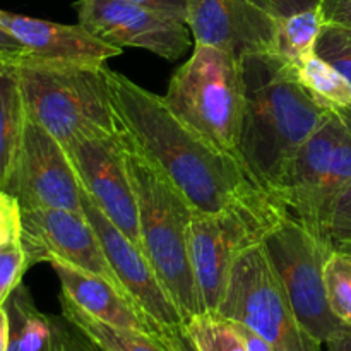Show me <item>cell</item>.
<instances>
[{
	"instance_id": "5",
	"label": "cell",
	"mask_w": 351,
	"mask_h": 351,
	"mask_svg": "<svg viewBox=\"0 0 351 351\" xmlns=\"http://www.w3.org/2000/svg\"><path fill=\"white\" fill-rule=\"evenodd\" d=\"M194 45L191 58L171 75L163 98L187 125L240 160L243 113L240 58L211 45Z\"/></svg>"
},
{
	"instance_id": "24",
	"label": "cell",
	"mask_w": 351,
	"mask_h": 351,
	"mask_svg": "<svg viewBox=\"0 0 351 351\" xmlns=\"http://www.w3.org/2000/svg\"><path fill=\"white\" fill-rule=\"evenodd\" d=\"M326 291L331 311L351 328V254L332 250L324 269Z\"/></svg>"
},
{
	"instance_id": "11",
	"label": "cell",
	"mask_w": 351,
	"mask_h": 351,
	"mask_svg": "<svg viewBox=\"0 0 351 351\" xmlns=\"http://www.w3.org/2000/svg\"><path fill=\"white\" fill-rule=\"evenodd\" d=\"M79 24L119 48L134 47L165 60H178L194 38L187 23L146 9L132 0H77Z\"/></svg>"
},
{
	"instance_id": "17",
	"label": "cell",
	"mask_w": 351,
	"mask_h": 351,
	"mask_svg": "<svg viewBox=\"0 0 351 351\" xmlns=\"http://www.w3.org/2000/svg\"><path fill=\"white\" fill-rule=\"evenodd\" d=\"M50 266L60 281L62 295L96 321L113 328L158 335L160 329L144 315L119 285L60 261H51Z\"/></svg>"
},
{
	"instance_id": "14",
	"label": "cell",
	"mask_w": 351,
	"mask_h": 351,
	"mask_svg": "<svg viewBox=\"0 0 351 351\" xmlns=\"http://www.w3.org/2000/svg\"><path fill=\"white\" fill-rule=\"evenodd\" d=\"M82 213L95 228L106 259L130 300L144 312L158 329H175L184 326L180 311L168 295L151 266L144 250L130 242L105 213L82 191Z\"/></svg>"
},
{
	"instance_id": "7",
	"label": "cell",
	"mask_w": 351,
	"mask_h": 351,
	"mask_svg": "<svg viewBox=\"0 0 351 351\" xmlns=\"http://www.w3.org/2000/svg\"><path fill=\"white\" fill-rule=\"evenodd\" d=\"M350 184L351 119L331 112L302 144L278 187L269 194L288 216L324 239L329 208Z\"/></svg>"
},
{
	"instance_id": "12",
	"label": "cell",
	"mask_w": 351,
	"mask_h": 351,
	"mask_svg": "<svg viewBox=\"0 0 351 351\" xmlns=\"http://www.w3.org/2000/svg\"><path fill=\"white\" fill-rule=\"evenodd\" d=\"M7 192L21 209L82 211V185L67 149L29 119Z\"/></svg>"
},
{
	"instance_id": "10",
	"label": "cell",
	"mask_w": 351,
	"mask_h": 351,
	"mask_svg": "<svg viewBox=\"0 0 351 351\" xmlns=\"http://www.w3.org/2000/svg\"><path fill=\"white\" fill-rule=\"evenodd\" d=\"M125 151L122 130L82 137L67 147L82 191L130 242L141 247L139 211Z\"/></svg>"
},
{
	"instance_id": "30",
	"label": "cell",
	"mask_w": 351,
	"mask_h": 351,
	"mask_svg": "<svg viewBox=\"0 0 351 351\" xmlns=\"http://www.w3.org/2000/svg\"><path fill=\"white\" fill-rule=\"evenodd\" d=\"M319 14L328 26L351 27V0H321Z\"/></svg>"
},
{
	"instance_id": "20",
	"label": "cell",
	"mask_w": 351,
	"mask_h": 351,
	"mask_svg": "<svg viewBox=\"0 0 351 351\" xmlns=\"http://www.w3.org/2000/svg\"><path fill=\"white\" fill-rule=\"evenodd\" d=\"M60 305L65 321L74 326L99 351H170L158 335L113 328L96 321L95 317L75 307L64 295H60Z\"/></svg>"
},
{
	"instance_id": "21",
	"label": "cell",
	"mask_w": 351,
	"mask_h": 351,
	"mask_svg": "<svg viewBox=\"0 0 351 351\" xmlns=\"http://www.w3.org/2000/svg\"><path fill=\"white\" fill-rule=\"evenodd\" d=\"M302 84L324 106L341 115H351V82L335 65L314 53L297 65Z\"/></svg>"
},
{
	"instance_id": "4",
	"label": "cell",
	"mask_w": 351,
	"mask_h": 351,
	"mask_svg": "<svg viewBox=\"0 0 351 351\" xmlns=\"http://www.w3.org/2000/svg\"><path fill=\"white\" fill-rule=\"evenodd\" d=\"M125 144L127 168L139 211L141 247L184 321H189L206 312L191 259L194 211L177 189L127 139Z\"/></svg>"
},
{
	"instance_id": "15",
	"label": "cell",
	"mask_w": 351,
	"mask_h": 351,
	"mask_svg": "<svg viewBox=\"0 0 351 351\" xmlns=\"http://www.w3.org/2000/svg\"><path fill=\"white\" fill-rule=\"evenodd\" d=\"M187 26L194 43L242 58L274 51L278 21L250 0H189Z\"/></svg>"
},
{
	"instance_id": "19",
	"label": "cell",
	"mask_w": 351,
	"mask_h": 351,
	"mask_svg": "<svg viewBox=\"0 0 351 351\" xmlns=\"http://www.w3.org/2000/svg\"><path fill=\"white\" fill-rule=\"evenodd\" d=\"M27 113L16 69L0 75V189L7 191L24 141Z\"/></svg>"
},
{
	"instance_id": "32",
	"label": "cell",
	"mask_w": 351,
	"mask_h": 351,
	"mask_svg": "<svg viewBox=\"0 0 351 351\" xmlns=\"http://www.w3.org/2000/svg\"><path fill=\"white\" fill-rule=\"evenodd\" d=\"M26 57H29L26 48L12 36V34L7 33L5 29L0 27V58L7 60L9 64L16 65L21 60H24Z\"/></svg>"
},
{
	"instance_id": "9",
	"label": "cell",
	"mask_w": 351,
	"mask_h": 351,
	"mask_svg": "<svg viewBox=\"0 0 351 351\" xmlns=\"http://www.w3.org/2000/svg\"><path fill=\"white\" fill-rule=\"evenodd\" d=\"M278 278L287 290L295 315L305 331L326 345L350 331L328 300L324 269L335 249L331 243L285 215L263 242Z\"/></svg>"
},
{
	"instance_id": "29",
	"label": "cell",
	"mask_w": 351,
	"mask_h": 351,
	"mask_svg": "<svg viewBox=\"0 0 351 351\" xmlns=\"http://www.w3.org/2000/svg\"><path fill=\"white\" fill-rule=\"evenodd\" d=\"M250 2L274 21H281L304 10L319 9L321 0H250Z\"/></svg>"
},
{
	"instance_id": "27",
	"label": "cell",
	"mask_w": 351,
	"mask_h": 351,
	"mask_svg": "<svg viewBox=\"0 0 351 351\" xmlns=\"http://www.w3.org/2000/svg\"><path fill=\"white\" fill-rule=\"evenodd\" d=\"M29 263L24 254L21 240L10 242L0 249V307L5 305L10 295L21 285Z\"/></svg>"
},
{
	"instance_id": "16",
	"label": "cell",
	"mask_w": 351,
	"mask_h": 351,
	"mask_svg": "<svg viewBox=\"0 0 351 351\" xmlns=\"http://www.w3.org/2000/svg\"><path fill=\"white\" fill-rule=\"evenodd\" d=\"M0 27L16 38L29 57L41 60L105 64L123 51L99 40L82 24H58L0 9Z\"/></svg>"
},
{
	"instance_id": "35",
	"label": "cell",
	"mask_w": 351,
	"mask_h": 351,
	"mask_svg": "<svg viewBox=\"0 0 351 351\" xmlns=\"http://www.w3.org/2000/svg\"><path fill=\"white\" fill-rule=\"evenodd\" d=\"M10 343V315L7 305L0 307V351L9 350Z\"/></svg>"
},
{
	"instance_id": "31",
	"label": "cell",
	"mask_w": 351,
	"mask_h": 351,
	"mask_svg": "<svg viewBox=\"0 0 351 351\" xmlns=\"http://www.w3.org/2000/svg\"><path fill=\"white\" fill-rule=\"evenodd\" d=\"M132 2L154 10V12L165 14V16L175 17V19L187 23L189 0H132Z\"/></svg>"
},
{
	"instance_id": "28",
	"label": "cell",
	"mask_w": 351,
	"mask_h": 351,
	"mask_svg": "<svg viewBox=\"0 0 351 351\" xmlns=\"http://www.w3.org/2000/svg\"><path fill=\"white\" fill-rule=\"evenodd\" d=\"M21 239V206L14 195L0 189V249Z\"/></svg>"
},
{
	"instance_id": "37",
	"label": "cell",
	"mask_w": 351,
	"mask_h": 351,
	"mask_svg": "<svg viewBox=\"0 0 351 351\" xmlns=\"http://www.w3.org/2000/svg\"><path fill=\"white\" fill-rule=\"evenodd\" d=\"M9 67H12V64H9V62H7V60L0 58V75H2L3 72H5Z\"/></svg>"
},
{
	"instance_id": "33",
	"label": "cell",
	"mask_w": 351,
	"mask_h": 351,
	"mask_svg": "<svg viewBox=\"0 0 351 351\" xmlns=\"http://www.w3.org/2000/svg\"><path fill=\"white\" fill-rule=\"evenodd\" d=\"M158 336L170 351H197L194 343L191 341V338L185 332L184 326L175 329H160Z\"/></svg>"
},
{
	"instance_id": "25",
	"label": "cell",
	"mask_w": 351,
	"mask_h": 351,
	"mask_svg": "<svg viewBox=\"0 0 351 351\" xmlns=\"http://www.w3.org/2000/svg\"><path fill=\"white\" fill-rule=\"evenodd\" d=\"M315 53L335 65L351 82V27L324 24L315 43Z\"/></svg>"
},
{
	"instance_id": "23",
	"label": "cell",
	"mask_w": 351,
	"mask_h": 351,
	"mask_svg": "<svg viewBox=\"0 0 351 351\" xmlns=\"http://www.w3.org/2000/svg\"><path fill=\"white\" fill-rule=\"evenodd\" d=\"M185 332L197 351H247L232 321L218 312L206 311L184 324Z\"/></svg>"
},
{
	"instance_id": "6",
	"label": "cell",
	"mask_w": 351,
	"mask_h": 351,
	"mask_svg": "<svg viewBox=\"0 0 351 351\" xmlns=\"http://www.w3.org/2000/svg\"><path fill=\"white\" fill-rule=\"evenodd\" d=\"M285 215L267 191L254 192L218 213H194L191 259L206 311L219 307L237 259L263 243Z\"/></svg>"
},
{
	"instance_id": "8",
	"label": "cell",
	"mask_w": 351,
	"mask_h": 351,
	"mask_svg": "<svg viewBox=\"0 0 351 351\" xmlns=\"http://www.w3.org/2000/svg\"><path fill=\"white\" fill-rule=\"evenodd\" d=\"M263 336L274 351H322L295 315L287 290L263 243L250 247L233 264L221 304L216 308Z\"/></svg>"
},
{
	"instance_id": "18",
	"label": "cell",
	"mask_w": 351,
	"mask_h": 351,
	"mask_svg": "<svg viewBox=\"0 0 351 351\" xmlns=\"http://www.w3.org/2000/svg\"><path fill=\"white\" fill-rule=\"evenodd\" d=\"M10 315V343L7 351H74L71 335L57 319L34 307L23 285L5 302Z\"/></svg>"
},
{
	"instance_id": "2",
	"label": "cell",
	"mask_w": 351,
	"mask_h": 351,
	"mask_svg": "<svg viewBox=\"0 0 351 351\" xmlns=\"http://www.w3.org/2000/svg\"><path fill=\"white\" fill-rule=\"evenodd\" d=\"M243 113L239 156L254 180L273 192L302 144L332 112L300 82L297 67L274 51L240 58Z\"/></svg>"
},
{
	"instance_id": "3",
	"label": "cell",
	"mask_w": 351,
	"mask_h": 351,
	"mask_svg": "<svg viewBox=\"0 0 351 351\" xmlns=\"http://www.w3.org/2000/svg\"><path fill=\"white\" fill-rule=\"evenodd\" d=\"M14 69L27 119L65 149L82 137L122 130L105 64L26 57Z\"/></svg>"
},
{
	"instance_id": "36",
	"label": "cell",
	"mask_w": 351,
	"mask_h": 351,
	"mask_svg": "<svg viewBox=\"0 0 351 351\" xmlns=\"http://www.w3.org/2000/svg\"><path fill=\"white\" fill-rule=\"evenodd\" d=\"M326 345H328V351H351V329Z\"/></svg>"
},
{
	"instance_id": "38",
	"label": "cell",
	"mask_w": 351,
	"mask_h": 351,
	"mask_svg": "<svg viewBox=\"0 0 351 351\" xmlns=\"http://www.w3.org/2000/svg\"><path fill=\"white\" fill-rule=\"evenodd\" d=\"M345 252H350V254H351V249H350V250H345Z\"/></svg>"
},
{
	"instance_id": "34",
	"label": "cell",
	"mask_w": 351,
	"mask_h": 351,
	"mask_svg": "<svg viewBox=\"0 0 351 351\" xmlns=\"http://www.w3.org/2000/svg\"><path fill=\"white\" fill-rule=\"evenodd\" d=\"M233 328H235L237 335L240 336L242 343L245 345L247 351H274L273 346L266 341L261 335H257L256 331H252L250 328H247L245 324H240V322H233Z\"/></svg>"
},
{
	"instance_id": "22",
	"label": "cell",
	"mask_w": 351,
	"mask_h": 351,
	"mask_svg": "<svg viewBox=\"0 0 351 351\" xmlns=\"http://www.w3.org/2000/svg\"><path fill=\"white\" fill-rule=\"evenodd\" d=\"M322 26L324 23H322L319 9L304 10L287 19L278 21L274 53L297 67L315 53V43H317Z\"/></svg>"
},
{
	"instance_id": "1",
	"label": "cell",
	"mask_w": 351,
	"mask_h": 351,
	"mask_svg": "<svg viewBox=\"0 0 351 351\" xmlns=\"http://www.w3.org/2000/svg\"><path fill=\"white\" fill-rule=\"evenodd\" d=\"M123 136L185 199L194 213H218L264 191L242 160L218 149L171 112L163 96L106 71Z\"/></svg>"
},
{
	"instance_id": "13",
	"label": "cell",
	"mask_w": 351,
	"mask_h": 351,
	"mask_svg": "<svg viewBox=\"0 0 351 351\" xmlns=\"http://www.w3.org/2000/svg\"><path fill=\"white\" fill-rule=\"evenodd\" d=\"M19 240L29 267L38 263L60 261L106 278L120 287L98 235L82 211L21 209Z\"/></svg>"
},
{
	"instance_id": "26",
	"label": "cell",
	"mask_w": 351,
	"mask_h": 351,
	"mask_svg": "<svg viewBox=\"0 0 351 351\" xmlns=\"http://www.w3.org/2000/svg\"><path fill=\"white\" fill-rule=\"evenodd\" d=\"M324 239L335 250L351 249V184L332 201L324 221Z\"/></svg>"
}]
</instances>
